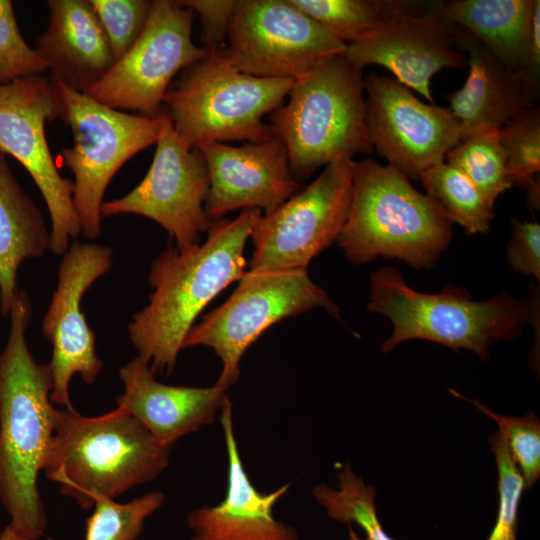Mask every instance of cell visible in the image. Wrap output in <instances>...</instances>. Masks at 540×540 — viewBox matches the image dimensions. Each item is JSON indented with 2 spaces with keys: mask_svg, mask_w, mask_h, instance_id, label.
Segmentation results:
<instances>
[{
  "mask_svg": "<svg viewBox=\"0 0 540 540\" xmlns=\"http://www.w3.org/2000/svg\"><path fill=\"white\" fill-rule=\"evenodd\" d=\"M465 34L434 5L404 14L379 34L348 44L344 56L359 71L368 65L385 67L397 81L435 104L433 76L445 68H467Z\"/></svg>",
  "mask_w": 540,
  "mask_h": 540,
  "instance_id": "cell-17",
  "label": "cell"
},
{
  "mask_svg": "<svg viewBox=\"0 0 540 540\" xmlns=\"http://www.w3.org/2000/svg\"><path fill=\"white\" fill-rule=\"evenodd\" d=\"M50 249V233L39 208L22 189L0 151V306L10 312L18 290L17 271L25 259Z\"/></svg>",
  "mask_w": 540,
  "mask_h": 540,
  "instance_id": "cell-24",
  "label": "cell"
},
{
  "mask_svg": "<svg viewBox=\"0 0 540 540\" xmlns=\"http://www.w3.org/2000/svg\"><path fill=\"white\" fill-rule=\"evenodd\" d=\"M356 162L342 158L327 164L307 187L262 213L250 239L249 270H307L345 224Z\"/></svg>",
  "mask_w": 540,
  "mask_h": 540,
  "instance_id": "cell-11",
  "label": "cell"
},
{
  "mask_svg": "<svg viewBox=\"0 0 540 540\" xmlns=\"http://www.w3.org/2000/svg\"><path fill=\"white\" fill-rule=\"evenodd\" d=\"M53 435L44 462L47 478L83 509L94 497L115 499L154 480L169 464V447L119 407L94 417L75 409L53 411Z\"/></svg>",
  "mask_w": 540,
  "mask_h": 540,
  "instance_id": "cell-3",
  "label": "cell"
},
{
  "mask_svg": "<svg viewBox=\"0 0 540 540\" xmlns=\"http://www.w3.org/2000/svg\"><path fill=\"white\" fill-rule=\"evenodd\" d=\"M349 540H368L367 538H361L352 528L351 524H348Z\"/></svg>",
  "mask_w": 540,
  "mask_h": 540,
  "instance_id": "cell-39",
  "label": "cell"
},
{
  "mask_svg": "<svg viewBox=\"0 0 540 540\" xmlns=\"http://www.w3.org/2000/svg\"><path fill=\"white\" fill-rule=\"evenodd\" d=\"M49 24L37 39L39 57L58 79L85 92L113 66L107 37L90 0H49Z\"/></svg>",
  "mask_w": 540,
  "mask_h": 540,
  "instance_id": "cell-22",
  "label": "cell"
},
{
  "mask_svg": "<svg viewBox=\"0 0 540 540\" xmlns=\"http://www.w3.org/2000/svg\"><path fill=\"white\" fill-rule=\"evenodd\" d=\"M59 114L55 88L41 74L0 84V151L13 156L37 185L50 215V250L64 255L81 228L73 182L59 173L46 139V122Z\"/></svg>",
  "mask_w": 540,
  "mask_h": 540,
  "instance_id": "cell-13",
  "label": "cell"
},
{
  "mask_svg": "<svg viewBox=\"0 0 540 540\" xmlns=\"http://www.w3.org/2000/svg\"><path fill=\"white\" fill-rule=\"evenodd\" d=\"M112 263L110 247L74 243L63 255L57 287L42 321L43 335L52 346L50 399L68 410H74L69 393L72 377L79 374L86 384H93L103 367L96 353L95 334L81 311V300Z\"/></svg>",
  "mask_w": 540,
  "mask_h": 540,
  "instance_id": "cell-16",
  "label": "cell"
},
{
  "mask_svg": "<svg viewBox=\"0 0 540 540\" xmlns=\"http://www.w3.org/2000/svg\"><path fill=\"white\" fill-rule=\"evenodd\" d=\"M338 488L318 484L312 489L317 503L328 516L340 523H357L368 540H393L383 530L376 512V490L367 485L345 464L337 474Z\"/></svg>",
  "mask_w": 540,
  "mask_h": 540,
  "instance_id": "cell-28",
  "label": "cell"
},
{
  "mask_svg": "<svg viewBox=\"0 0 540 540\" xmlns=\"http://www.w3.org/2000/svg\"><path fill=\"white\" fill-rule=\"evenodd\" d=\"M209 173L198 147L188 146L162 114L151 166L142 181L125 196L103 202L101 216L135 214L160 224L179 249L199 243L212 221L204 205Z\"/></svg>",
  "mask_w": 540,
  "mask_h": 540,
  "instance_id": "cell-14",
  "label": "cell"
},
{
  "mask_svg": "<svg viewBox=\"0 0 540 540\" xmlns=\"http://www.w3.org/2000/svg\"><path fill=\"white\" fill-rule=\"evenodd\" d=\"M337 39L353 44L369 39L400 16L419 11L422 4L407 0H290Z\"/></svg>",
  "mask_w": 540,
  "mask_h": 540,
  "instance_id": "cell-25",
  "label": "cell"
},
{
  "mask_svg": "<svg viewBox=\"0 0 540 540\" xmlns=\"http://www.w3.org/2000/svg\"><path fill=\"white\" fill-rule=\"evenodd\" d=\"M193 18L194 12L177 1L154 0L134 44L84 93L116 110L160 118L175 76L207 54L192 41Z\"/></svg>",
  "mask_w": 540,
  "mask_h": 540,
  "instance_id": "cell-12",
  "label": "cell"
},
{
  "mask_svg": "<svg viewBox=\"0 0 540 540\" xmlns=\"http://www.w3.org/2000/svg\"><path fill=\"white\" fill-rule=\"evenodd\" d=\"M177 2L200 17L201 40L204 49L213 51L225 46L235 0H180Z\"/></svg>",
  "mask_w": 540,
  "mask_h": 540,
  "instance_id": "cell-36",
  "label": "cell"
},
{
  "mask_svg": "<svg viewBox=\"0 0 540 540\" xmlns=\"http://www.w3.org/2000/svg\"><path fill=\"white\" fill-rule=\"evenodd\" d=\"M341 320L339 308L307 270L246 271L231 296L190 329L183 349L207 346L220 359L216 385L229 389L247 349L275 323L313 308Z\"/></svg>",
  "mask_w": 540,
  "mask_h": 540,
  "instance_id": "cell-9",
  "label": "cell"
},
{
  "mask_svg": "<svg viewBox=\"0 0 540 540\" xmlns=\"http://www.w3.org/2000/svg\"><path fill=\"white\" fill-rule=\"evenodd\" d=\"M45 63L24 40L10 0H0V84L41 74Z\"/></svg>",
  "mask_w": 540,
  "mask_h": 540,
  "instance_id": "cell-34",
  "label": "cell"
},
{
  "mask_svg": "<svg viewBox=\"0 0 540 540\" xmlns=\"http://www.w3.org/2000/svg\"><path fill=\"white\" fill-rule=\"evenodd\" d=\"M506 153L508 177L512 185L526 190L539 187L540 109H527L498 130Z\"/></svg>",
  "mask_w": 540,
  "mask_h": 540,
  "instance_id": "cell-30",
  "label": "cell"
},
{
  "mask_svg": "<svg viewBox=\"0 0 540 540\" xmlns=\"http://www.w3.org/2000/svg\"><path fill=\"white\" fill-rule=\"evenodd\" d=\"M533 0H449L437 10L466 29L513 74L527 75L526 50Z\"/></svg>",
  "mask_w": 540,
  "mask_h": 540,
  "instance_id": "cell-23",
  "label": "cell"
},
{
  "mask_svg": "<svg viewBox=\"0 0 540 540\" xmlns=\"http://www.w3.org/2000/svg\"><path fill=\"white\" fill-rule=\"evenodd\" d=\"M488 442L498 470L499 508L496 523L487 540H516L523 479L500 432L490 436Z\"/></svg>",
  "mask_w": 540,
  "mask_h": 540,
  "instance_id": "cell-33",
  "label": "cell"
},
{
  "mask_svg": "<svg viewBox=\"0 0 540 540\" xmlns=\"http://www.w3.org/2000/svg\"><path fill=\"white\" fill-rule=\"evenodd\" d=\"M0 540H29V539L19 534L14 528H12L8 524L0 532Z\"/></svg>",
  "mask_w": 540,
  "mask_h": 540,
  "instance_id": "cell-38",
  "label": "cell"
},
{
  "mask_svg": "<svg viewBox=\"0 0 540 540\" xmlns=\"http://www.w3.org/2000/svg\"><path fill=\"white\" fill-rule=\"evenodd\" d=\"M262 212L243 210L235 219L212 221L206 241L170 247L150 267L153 292L128 326L129 338L152 372L170 375L201 311L246 272L244 250Z\"/></svg>",
  "mask_w": 540,
  "mask_h": 540,
  "instance_id": "cell-1",
  "label": "cell"
},
{
  "mask_svg": "<svg viewBox=\"0 0 540 540\" xmlns=\"http://www.w3.org/2000/svg\"><path fill=\"white\" fill-rule=\"evenodd\" d=\"M364 91L373 150L408 180H419L460 143L461 128L451 110L420 101L395 78L371 73L364 78Z\"/></svg>",
  "mask_w": 540,
  "mask_h": 540,
  "instance_id": "cell-15",
  "label": "cell"
},
{
  "mask_svg": "<svg viewBox=\"0 0 540 540\" xmlns=\"http://www.w3.org/2000/svg\"><path fill=\"white\" fill-rule=\"evenodd\" d=\"M221 425L228 457L226 495L218 505L201 506L189 513L190 540H299L293 526L273 516V507L288 492L290 483L261 493L243 467L230 400L221 409Z\"/></svg>",
  "mask_w": 540,
  "mask_h": 540,
  "instance_id": "cell-19",
  "label": "cell"
},
{
  "mask_svg": "<svg viewBox=\"0 0 540 540\" xmlns=\"http://www.w3.org/2000/svg\"><path fill=\"white\" fill-rule=\"evenodd\" d=\"M221 57L239 72L296 80L344 55L337 39L290 0H235Z\"/></svg>",
  "mask_w": 540,
  "mask_h": 540,
  "instance_id": "cell-10",
  "label": "cell"
},
{
  "mask_svg": "<svg viewBox=\"0 0 540 540\" xmlns=\"http://www.w3.org/2000/svg\"><path fill=\"white\" fill-rule=\"evenodd\" d=\"M367 309L392 324L383 353L405 341L423 339L487 360L494 343L514 341L526 323L525 302L512 294L500 292L475 301L464 288L451 284L438 293H423L411 288L392 266L372 272Z\"/></svg>",
  "mask_w": 540,
  "mask_h": 540,
  "instance_id": "cell-5",
  "label": "cell"
},
{
  "mask_svg": "<svg viewBox=\"0 0 540 540\" xmlns=\"http://www.w3.org/2000/svg\"><path fill=\"white\" fill-rule=\"evenodd\" d=\"M149 363L137 356L119 370L123 393L117 407L139 420L162 446L211 424L228 399V389L175 386L155 379Z\"/></svg>",
  "mask_w": 540,
  "mask_h": 540,
  "instance_id": "cell-20",
  "label": "cell"
},
{
  "mask_svg": "<svg viewBox=\"0 0 540 540\" xmlns=\"http://www.w3.org/2000/svg\"><path fill=\"white\" fill-rule=\"evenodd\" d=\"M498 425L511 458L518 468L524 489L531 488L540 476V421L534 413L522 417L500 415L478 400L467 399Z\"/></svg>",
  "mask_w": 540,
  "mask_h": 540,
  "instance_id": "cell-31",
  "label": "cell"
},
{
  "mask_svg": "<svg viewBox=\"0 0 540 540\" xmlns=\"http://www.w3.org/2000/svg\"><path fill=\"white\" fill-rule=\"evenodd\" d=\"M445 158L446 163L465 175L493 206L497 198L513 186L498 130L482 131L462 140Z\"/></svg>",
  "mask_w": 540,
  "mask_h": 540,
  "instance_id": "cell-27",
  "label": "cell"
},
{
  "mask_svg": "<svg viewBox=\"0 0 540 540\" xmlns=\"http://www.w3.org/2000/svg\"><path fill=\"white\" fill-rule=\"evenodd\" d=\"M293 83V79L239 72L217 50H207L172 82L163 98L162 114L190 147L264 142L276 136L263 117L283 104Z\"/></svg>",
  "mask_w": 540,
  "mask_h": 540,
  "instance_id": "cell-7",
  "label": "cell"
},
{
  "mask_svg": "<svg viewBox=\"0 0 540 540\" xmlns=\"http://www.w3.org/2000/svg\"><path fill=\"white\" fill-rule=\"evenodd\" d=\"M452 240V222L410 180L370 157L356 162L345 224L337 238L356 265L377 257L431 270Z\"/></svg>",
  "mask_w": 540,
  "mask_h": 540,
  "instance_id": "cell-4",
  "label": "cell"
},
{
  "mask_svg": "<svg viewBox=\"0 0 540 540\" xmlns=\"http://www.w3.org/2000/svg\"><path fill=\"white\" fill-rule=\"evenodd\" d=\"M419 180L452 224L460 225L468 235L490 230L494 206L460 171L441 162L424 171Z\"/></svg>",
  "mask_w": 540,
  "mask_h": 540,
  "instance_id": "cell-26",
  "label": "cell"
},
{
  "mask_svg": "<svg viewBox=\"0 0 540 540\" xmlns=\"http://www.w3.org/2000/svg\"><path fill=\"white\" fill-rule=\"evenodd\" d=\"M165 495L153 491L126 503L104 495L94 497V511L86 519L85 540H136L146 519L164 503Z\"/></svg>",
  "mask_w": 540,
  "mask_h": 540,
  "instance_id": "cell-29",
  "label": "cell"
},
{
  "mask_svg": "<svg viewBox=\"0 0 540 540\" xmlns=\"http://www.w3.org/2000/svg\"><path fill=\"white\" fill-rule=\"evenodd\" d=\"M463 46L468 77L462 88L447 95L461 128V141L482 131L499 130L535 107L539 95V85L511 73L467 30Z\"/></svg>",
  "mask_w": 540,
  "mask_h": 540,
  "instance_id": "cell-21",
  "label": "cell"
},
{
  "mask_svg": "<svg viewBox=\"0 0 540 540\" xmlns=\"http://www.w3.org/2000/svg\"><path fill=\"white\" fill-rule=\"evenodd\" d=\"M7 344L0 353V501L9 525L29 540L43 536L47 517L38 476L53 435L48 364H39L26 343L31 301L17 290L10 312Z\"/></svg>",
  "mask_w": 540,
  "mask_h": 540,
  "instance_id": "cell-2",
  "label": "cell"
},
{
  "mask_svg": "<svg viewBox=\"0 0 540 540\" xmlns=\"http://www.w3.org/2000/svg\"><path fill=\"white\" fill-rule=\"evenodd\" d=\"M209 173L204 205L208 218L221 219L239 209L270 212L300 191L283 143L277 138L243 146L210 142L196 146Z\"/></svg>",
  "mask_w": 540,
  "mask_h": 540,
  "instance_id": "cell-18",
  "label": "cell"
},
{
  "mask_svg": "<svg viewBox=\"0 0 540 540\" xmlns=\"http://www.w3.org/2000/svg\"><path fill=\"white\" fill-rule=\"evenodd\" d=\"M149 0H90L115 61L134 44L149 17Z\"/></svg>",
  "mask_w": 540,
  "mask_h": 540,
  "instance_id": "cell-32",
  "label": "cell"
},
{
  "mask_svg": "<svg viewBox=\"0 0 540 540\" xmlns=\"http://www.w3.org/2000/svg\"><path fill=\"white\" fill-rule=\"evenodd\" d=\"M287 96L269 120L298 182L333 161L374 151L365 124L362 71L344 55L294 80Z\"/></svg>",
  "mask_w": 540,
  "mask_h": 540,
  "instance_id": "cell-6",
  "label": "cell"
},
{
  "mask_svg": "<svg viewBox=\"0 0 540 540\" xmlns=\"http://www.w3.org/2000/svg\"><path fill=\"white\" fill-rule=\"evenodd\" d=\"M507 262L516 273L540 281V224L511 219Z\"/></svg>",
  "mask_w": 540,
  "mask_h": 540,
  "instance_id": "cell-35",
  "label": "cell"
},
{
  "mask_svg": "<svg viewBox=\"0 0 540 540\" xmlns=\"http://www.w3.org/2000/svg\"><path fill=\"white\" fill-rule=\"evenodd\" d=\"M540 1L533 0L526 50L528 77L539 84L540 70Z\"/></svg>",
  "mask_w": 540,
  "mask_h": 540,
  "instance_id": "cell-37",
  "label": "cell"
},
{
  "mask_svg": "<svg viewBox=\"0 0 540 540\" xmlns=\"http://www.w3.org/2000/svg\"><path fill=\"white\" fill-rule=\"evenodd\" d=\"M58 96L60 114L71 129L73 144L61 151L72 171L73 205L82 234H101V205L107 186L133 156L156 144L162 116L132 115L108 107L62 81L50 78Z\"/></svg>",
  "mask_w": 540,
  "mask_h": 540,
  "instance_id": "cell-8",
  "label": "cell"
}]
</instances>
